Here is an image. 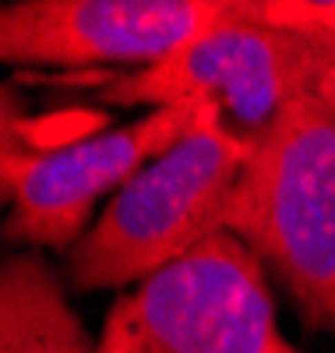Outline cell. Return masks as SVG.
Instances as JSON below:
<instances>
[{
  "mask_svg": "<svg viewBox=\"0 0 335 353\" xmlns=\"http://www.w3.org/2000/svg\"><path fill=\"white\" fill-rule=\"evenodd\" d=\"M254 138L205 110L191 134L120 188L71 251L78 290H120L148 279L226 230V212Z\"/></svg>",
  "mask_w": 335,
  "mask_h": 353,
  "instance_id": "1",
  "label": "cell"
},
{
  "mask_svg": "<svg viewBox=\"0 0 335 353\" xmlns=\"http://www.w3.org/2000/svg\"><path fill=\"white\" fill-rule=\"evenodd\" d=\"M226 230L276 265L311 325L335 329V113L318 96L254 138Z\"/></svg>",
  "mask_w": 335,
  "mask_h": 353,
  "instance_id": "2",
  "label": "cell"
},
{
  "mask_svg": "<svg viewBox=\"0 0 335 353\" xmlns=\"http://www.w3.org/2000/svg\"><path fill=\"white\" fill-rule=\"evenodd\" d=\"M96 353H303L276 321L261 258L223 230L116 297Z\"/></svg>",
  "mask_w": 335,
  "mask_h": 353,
  "instance_id": "3",
  "label": "cell"
},
{
  "mask_svg": "<svg viewBox=\"0 0 335 353\" xmlns=\"http://www.w3.org/2000/svg\"><path fill=\"white\" fill-rule=\"evenodd\" d=\"M321 39L254 21L236 0V14L187 46L134 74L103 85V99L120 106H208L233 128L258 138L300 96H314Z\"/></svg>",
  "mask_w": 335,
  "mask_h": 353,
  "instance_id": "4",
  "label": "cell"
},
{
  "mask_svg": "<svg viewBox=\"0 0 335 353\" xmlns=\"http://www.w3.org/2000/svg\"><path fill=\"white\" fill-rule=\"evenodd\" d=\"M208 106H163L138 124L99 131L46 149H0L4 198H11L8 237L50 248H68L85 237V223L152 159L191 134Z\"/></svg>",
  "mask_w": 335,
  "mask_h": 353,
  "instance_id": "5",
  "label": "cell"
},
{
  "mask_svg": "<svg viewBox=\"0 0 335 353\" xmlns=\"http://www.w3.org/2000/svg\"><path fill=\"white\" fill-rule=\"evenodd\" d=\"M236 0H21L0 11L8 64H156L230 21Z\"/></svg>",
  "mask_w": 335,
  "mask_h": 353,
  "instance_id": "6",
  "label": "cell"
},
{
  "mask_svg": "<svg viewBox=\"0 0 335 353\" xmlns=\"http://www.w3.org/2000/svg\"><path fill=\"white\" fill-rule=\"evenodd\" d=\"M64 290L39 258H8L0 272V353H96Z\"/></svg>",
  "mask_w": 335,
  "mask_h": 353,
  "instance_id": "7",
  "label": "cell"
},
{
  "mask_svg": "<svg viewBox=\"0 0 335 353\" xmlns=\"http://www.w3.org/2000/svg\"><path fill=\"white\" fill-rule=\"evenodd\" d=\"M314 96L335 113V43H321V64L314 78Z\"/></svg>",
  "mask_w": 335,
  "mask_h": 353,
  "instance_id": "8",
  "label": "cell"
}]
</instances>
